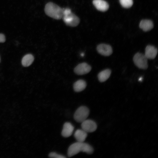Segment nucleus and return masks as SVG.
Segmentation results:
<instances>
[{
  "label": "nucleus",
  "instance_id": "nucleus-10",
  "mask_svg": "<svg viewBox=\"0 0 158 158\" xmlns=\"http://www.w3.org/2000/svg\"><path fill=\"white\" fill-rule=\"evenodd\" d=\"M158 52L157 48L153 46L148 45L146 47L145 55L147 59H153Z\"/></svg>",
  "mask_w": 158,
  "mask_h": 158
},
{
  "label": "nucleus",
  "instance_id": "nucleus-14",
  "mask_svg": "<svg viewBox=\"0 0 158 158\" xmlns=\"http://www.w3.org/2000/svg\"><path fill=\"white\" fill-rule=\"evenodd\" d=\"M86 86V82L84 80L80 79L78 80L74 83L73 88L75 92H78L84 90Z\"/></svg>",
  "mask_w": 158,
  "mask_h": 158
},
{
  "label": "nucleus",
  "instance_id": "nucleus-12",
  "mask_svg": "<svg viewBox=\"0 0 158 158\" xmlns=\"http://www.w3.org/2000/svg\"><path fill=\"white\" fill-rule=\"evenodd\" d=\"M87 136V133L82 129H77L75 132L74 136L77 142H83Z\"/></svg>",
  "mask_w": 158,
  "mask_h": 158
},
{
  "label": "nucleus",
  "instance_id": "nucleus-1",
  "mask_svg": "<svg viewBox=\"0 0 158 158\" xmlns=\"http://www.w3.org/2000/svg\"><path fill=\"white\" fill-rule=\"evenodd\" d=\"M94 149L88 143L77 142L71 144L68 147L67 154L68 157H71L77 154L80 152H85L88 154L93 153Z\"/></svg>",
  "mask_w": 158,
  "mask_h": 158
},
{
  "label": "nucleus",
  "instance_id": "nucleus-17",
  "mask_svg": "<svg viewBox=\"0 0 158 158\" xmlns=\"http://www.w3.org/2000/svg\"><path fill=\"white\" fill-rule=\"evenodd\" d=\"M119 1L121 5L126 8L130 7L133 4V0H119Z\"/></svg>",
  "mask_w": 158,
  "mask_h": 158
},
{
  "label": "nucleus",
  "instance_id": "nucleus-15",
  "mask_svg": "<svg viewBox=\"0 0 158 158\" xmlns=\"http://www.w3.org/2000/svg\"><path fill=\"white\" fill-rule=\"evenodd\" d=\"M111 73L109 69H106L99 72L98 75L99 81L103 82L106 81L110 77Z\"/></svg>",
  "mask_w": 158,
  "mask_h": 158
},
{
  "label": "nucleus",
  "instance_id": "nucleus-8",
  "mask_svg": "<svg viewBox=\"0 0 158 158\" xmlns=\"http://www.w3.org/2000/svg\"><path fill=\"white\" fill-rule=\"evenodd\" d=\"M97 49L99 53L105 56H110L113 52L111 47L109 45L104 44L98 45L97 47Z\"/></svg>",
  "mask_w": 158,
  "mask_h": 158
},
{
  "label": "nucleus",
  "instance_id": "nucleus-16",
  "mask_svg": "<svg viewBox=\"0 0 158 158\" xmlns=\"http://www.w3.org/2000/svg\"><path fill=\"white\" fill-rule=\"evenodd\" d=\"M34 60L33 56L30 54L25 55L22 60V64L25 67H28L32 63Z\"/></svg>",
  "mask_w": 158,
  "mask_h": 158
},
{
  "label": "nucleus",
  "instance_id": "nucleus-6",
  "mask_svg": "<svg viewBox=\"0 0 158 158\" xmlns=\"http://www.w3.org/2000/svg\"><path fill=\"white\" fill-rule=\"evenodd\" d=\"M81 123L82 129L87 133L93 132L97 128L96 122L91 119H86Z\"/></svg>",
  "mask_w": 158,
  "mask_h": 158
},
{
  "label": "nucleus",
  "instance_id": "nucleus-9",
  "mask_svg": "<svg viewBox=\"0 0 158 158\" xmlns=\"http://www.w3.org/2000/svg\"><path fill=\"white\" fill-rule=\"evenodd\" d=\"M74 129V127L71 123L68 122H66L63 124L61 135L64 137H69L72 134Z\"/></svg>",
  "mask_w": 158,
  "mask_h": 158
},
{
  "label": "nucleus",
  "instance_id": "nucleus-7",
  "mask_svg": "<svg viewBox=\"0 0 158 158\" xmlns=\"http://www.w3.org/2000/svg\"><path fill=\"white\" fill-rule=\"evenodd\" d=\"M91 69V66L86 63L78 64L74 69V72L78 75H83L89 72Z\"/></svg>",
  "mask_w": 158,
  "mask_h": 158
},
{
  "label": "nucleus",
  "instance_id": "nucleus-4",
  "mask_svg": "<svg viewBox=\"0 0 158 158\" xmlns=\"http://www.w3.org/2000/svg\"><path fill=\"white\" fill-rule=\"evenodd\" d=\"M89 113V110L86 107H80L76 110L74 114V119L77 122L82 123L86 119Z\"/></svg>",
  "mask_w": 158,
  "mask_h": 158
},
{
  "label": "nucleus",
  "instance_id": "nucleus-5",
  "mask_svg": "<svg viewBox=\"0 0 158 158\" xmlns=\"http://www.w3.org/2000/svg\"><path fill=\"white\" fill-rule=\"evenodd\" d=\"M133 59L134 63L139 68L143 69L147 68V59L145 54L137 53L134 56Z\"/></svg>",
  "mask_w": 158,
  "mask_h": 158
},
{
  "label": "nucleus",
  "instance_id": "nucleus-19",
  "mask_svg": "<svg viewBox=\"0 0 158 158\" xmlns=\"http://www.w3.org/2000/svg\"><path fill=\"white\" fill-rule=\"evenodd\" d=\"M142 77L140 78L139 79V81H141L142 80Z\"/></svg>",
  "mask_w": 158,
  "mask_h": 158
},
{
  "label": "nucleus",
  "instance_id": "nucleus-2",
  "mask_svg": "<svg viewBox=\"0 0 158 158\" xmlns=\"http://www.w3.org/2000/svg\"><path fill=\"white\" fill-rule=\"evenodd\" d=\"M63 8H62L54 3L49 2L45 5L44 11L48 16L56 19L62 18Z\"/></svg>",
  "mask_w": 158,
  "mask_h": 158
},
{
  "label": "nucleus",
  "instance_id": "nucleus-11",
  "mask_svg": "<svg viewBox=\"0 0 158 158\" xmlns=\"http://www.w3.org/2000/svg\"><path fill=\"white\" fill-rule=\"evenodd\" d=\"M93 4L98 10L102 11H107L109 7L108 3L104 0H93Z\"/></svg>",
  "mask_w": 158,
  "mask_h": 158
},
{
  "label": "nucleus",
  "instance_id": "nucleus-20",
  "mask_svg": "<svg viewBox=\"0 0 158 158\" xmlns=\"http://www.w3.org/2000/svg\"><path fill=\"white\" fill-rule=\"evenodd\" d=\"M84 54L83 53H82V54H80L81 56H82V57H83V56H84Z\"/></svg>",
  "mask_w": 158,
  "mask_h": 158
},
{
  "label": "nucleus",
  "instance_id": "nucleus-21",
  "mask_svg": "<svg viewBox=\"0 0 158 158\" xmlns=\"http://www.w3.org/2000/svg\"></svg>",
  "mask_w": 158,
  "mask_h": 158
},
{
  "label": "nucleus",
  "instance_id": "nucleus-13",
  "mask_svg": "<svg viewBox=\"0 0 158 158\" xmlns=\"http://www.w3.org/2000/svg\"><path fill=\"white\" fill-rule=\"evenodd\" d=\"M139 27L144 31H147L153 28V24L152 21L150 20H143L140 21Z\"/></svg>",
  "mask_w": 158,
  "mask_h": 158
},
{
  "label": "nucleus",
  "instance_id": "nucleus-3",
  "mask_svg": "<svg viewBox=\"0 0 158 158\" xmlns=\"http://www.w3.org/2000/svg\"><path fill=\"white\" fill-rule=\"evenodd\" d=\"M62 18L66 25L70 26H76L80 22L79 18L68 8H63Z\"/></svg>",
  "mask_w": 158,
  "mask_h": 158
},
{
  "label": "nucleus",
  "instance_id": "nucleus-18",
  "mask_svg": "<svg viewBox=\"0 0 158 158\" xmlns=\"http://www.w3.org/2000/svg\"><path fill=\"white\" fill-rule=\"evenodd\" d=\"M49 157L50 158H65L66 157L63 155L58 154L55 152H50L49 154Z\"/></svg>",
  "mask_w": 158,
  "mask_h": 158
}]
</instances>
